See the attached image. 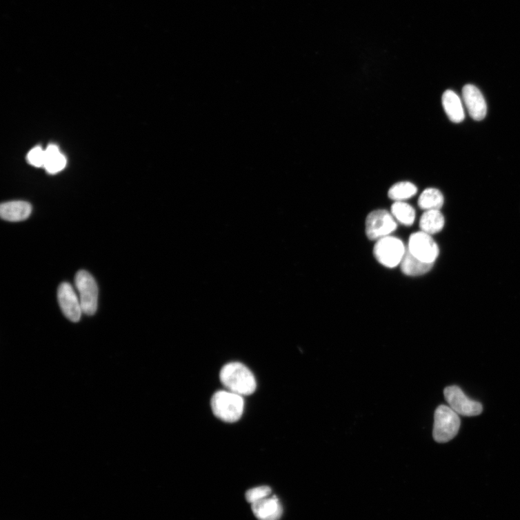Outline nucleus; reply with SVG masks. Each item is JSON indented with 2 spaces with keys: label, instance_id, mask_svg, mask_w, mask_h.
<instances>
[{
  "label": "nucleus",
  "instance_id": "f257e3e1",
  "mask_svg": "<svg viewBox=\"0 0 520 520\" xmlns=\"http://www.w3.org/2000/svg\"><path fill=\"white\" fill-rule=\"evenodd\" d=\"M220 379L227 390L241 396L250 395L257 389L253 373L246 365L239 362L226 364L221 370Z\"/></svg>",
  "mask_w": 520,
  "mask_h": 520
},
{
  "label": "nucleus",
  "instance_id": "f03ea898",
  "mask_svg": "<svg viewBox=\"0 0 520 520\" xmlns=\"http://www.w3.org/2000/svg\"><path fill=\"white\" fill-rule=\"evenodd\" d=\"M213 414L227 423L238 421L244 409L243 396L228 390H221L214 394L211 399Z\"/></svg>",
  "mask_w": 520,
  "mask_h": 520
},
{
  "label": "nucleus",
  "instance_id": "7ed1b4c3",
  "mask_svg": "<svg viewBox=\"0 0 520 520\" xmlns=\"http://www.w3.org/2000/svg\"><path fill=\"white\" fill-rule=\"evenodd\" d=\"M460 417L450 406H439L434 414L433 437L439 443H446L456 437L460 430Z\"/></svg>",
  "mask_w": 520,
  "mask_h": 520
},
{
  "label": "nucleus",
  "instance_id": "20e7f679",
  "mask_svg": "<svg viewBox=\"0 0 520 520\" xmlns=\"http://www.w3.org/2000/svg\"><path fill=\"white\" fill-rule=\"evenodd\" d=\"M406 250L401 239L388 236L377 241L374 254L380 264L393 268L401 265Z\"/></svg>",
  "mask_w": 520,
  "mask_h": 520
},
{
  "label": "nucleus",
  "instance_id": "39448f33",
  "mask_svg": "<svg viewBox=\"0 0 520 520\" xmlns=\"http://www.w3.org/2000/svg\"><path fill=\"white\" fill-rule=\"evenodd\" d=\"M74 282L83 312L94 315L97 311L99 299V289L94 278L88 272L81 270L76 274Z\"/></svg>",
  "mask_w": 520,
  "mask_h": 520
},
{
  "label": "nucleus",
  "instance_id": "423d86ee",
  "mask_svg": "<svg viewBox=\"0 0 520 520\" xmlns=\"http://www.w3.org/2000/svg\"><path fill=\"white\" fill-rule=\"evenodd\" d=\"M397 223L392 213L386 210L372 212L366 220V234L371 240L390 236L396 230Z\"/></svg>",
  "mask_w": 520,
  "mask_h": 520
},
{
  "label": "nucleus",
  "instance_id": "0eeeda50",
  "mask_svg": "<svg viewBox=\"0 0 520 520\" xmlns=\"http://www.w3.org/2000/svg\"><path fill=\"white\" fill-rule=\"evenodd\" d=\"M449 406L458 415L477 417L481 414L483 406L479 402L469 399L464 392L457 386L448 387L443 391Z\"/></svg>",
  "mask_w": 520,
  "mask_h": 520
},
{
  "label": "nucleus",
  "instance_id": "6e6552de",
  "mask_svg": "<svg viewBox=\"0 0 520 520\" xmlns=\"http://www.w3.org/2000/svg\"><path fill=\"white\" fill-rule=\"evenodd\" d=\"M407 250L421 261L432 264L434 263L439 254L438 246L432 236L423 232L410 237Z\"/></svg>",
  "mask_w": 520,
  "mask_h": 520
},
{
  "label": "nucleus",
  "instance_id": "1a4fd4ad",
  "mask_svg": "<svg viewBox=\"0 0 520 520\" xmlns=\"http://www.w3.org/2000/svg\"><path fill=\"white\" fill-rule=\"evenodd\" d=\"M57 297L61 310L72 323H78L83 313L79 294L68 283H63L58 289Z\"/></svg>",
  "mask_w": 520,
  "mask_h": 520
},
{
  "label": "nucleus",
  "instance_id": "9d476101",
  "mask_svg": "<svg viewBox=\"0 0 520 520\" xmlns=\"http://www.w3.org/2000/svg\"><path fill=\"white\" fill-rule=\"evenodd\" d=\"M463 97L470 117L477 121L483 119L487 113V106L478 88L470 84L465 86Z\"/></svg>",
  "mask_w": 520,
  "mask_h": 520
},
{
  "label": "nucleus",
  "instance_id": "9b49d317",
  "mask_svg": "<svg viewBox=\"0 0 520 520\" xmlns=\"http://www.w3.org/2000/svg\"><path fill=\"white\" fill-rule=\"evenodd\" d=\"M252 509L259 520H279L283 514L281 503L274 496L252 503Z\"/></svg>",
  "mask_w": 520,
  "mask_h": 520
},
{
  "label": "nucleus",
  "instance_id": "f8f14e48",
  "mask_svg": "<svg viewBox=\"0 0 520 520\" xmlns=\"http://www.w3.org/2000/svg\"><path fill=\"white\" fill-rule=\"evenodd\" d=\"M32 212L30 203L24 201H11L0 206V215L3 219L10 222H19L28 219Z\"/></svg>",
  "mask_w": 520,
  "mask_h": 520
},
{
  "label": "nucleus",
  "instance_id": "ddd939ff",
  "mask_svg": "<svg viewBox=\"0 0 520 520\" xmlns=\"http://www.w3.org/2000/svg\"><path fill=\"white\" fill-rule=\"evenodd\" d=\"M442 105L449 119L454 123H460L465 119L463 106L460 97L451 90L442 96Z\"/></svg>",
  "mask_w": 520,
  "mask_h": 520
},
{
  "label": "nucleus",
  "instance_id": "4468645a",
  "mask_svg": "<svg viewBox=\"0 0 520 520\" xmlns=\"http://www.w3.org/2000/svg\"><path fill=\"white\" fill-rule=\"evenodd\" d=\"M419 225L421 232L432 236L442 230L445 226V218L439 210H426Z\"/></svg>",
  "mask_w": 520,
  "mask_h": 520
},
{
  "label": "nucleus",
  "instance_id": "2eb2a0df",
  "mask_svg": "<svg viewBox=\"0 0 520 520\" xmlns=\"http://www.w3.org/2000/svg\"><path fill=\"white\" fill-rule=\"evenodd\" d=\"M434 266V264L427 263L421 261L408 250L401 263V268L404 274L409 277H419L430 272Z\"/></svg>",
  "mask_w": 520,
  "mask_h": 520
},
{
  "label": "nucleus",
  "instance_id": "dca6fc26",
  "mask_svg": "<svg viewBox=\"0 0 520 520\" xmlns=\"http://www.w3.org/2000/svg\"><path fill=\"white\" fill-rule=\"evenodd\" d=\"M45 163L43 167L50 174H56L64 170L66 166V159L61 154L57 146H49L45 150Z\"/></svg>",
  "mask_w": 520,
  "mask_h": 520
},
{
  "label": "nucleus",
  "instance_id": "f3484780",
  "mask_svg": "<svg viewBox=\"0 0 520 520\" xmlns=\"http://www.w3.org/2000/svg\"><path fill=\"white\" fill-rule=\"evenodd\" d=\"M417 188L409 181L394 183L389 190L388 196L395 202H404L417 193Z\"/></svg>",
  "mask_w": 520,
  "mask_h": 520
},
{
  "label": "nucleus",
  "instance_id": "a211bd4d",
  "mask_svg": "<svg viewBox=\"0 0 520 520\" xmlns=\"http://www.w3.org/2000/svg\"><path fill=\"white\" fill-rule=\"evenodd\" d=\"M443 205V197L434 188L425 190L419 199V206L425 210H439Z\"/></svg>",
  "mask_w": 520,
  "mask_h": 520
},
{
  "label": "nucleus",
  "instance_id": "6ab92c4d",
  "mask_svg": "<svg viewBox=\"0 0 520 520\" xmlns=\"http://www.w3.org/2000/svg\"><path fill=\"white\" fill-rule=\"evenodd\" d=\"M391 213L394 219L403 225L411 226L415 221V210L405 202H395L392 206Z\"/></svg>",
  "mask_w": 520,
  "mask_h": 520
},
{
  "label": "nucleus",
  "instance_id": "aec40b11",
  "mask_svg": "<svg viewBox=\"0 0 520 520\" xmlns=\"http://www.w3.org/2000/svg\"><path fill=\"white\" fill-rule=\"evenodd\" d=\"M272 493L271 488L268 486H259L252 489L246 493V499L252 504L266 499L270 496Z\"/></svg>",
  "mask_w": 520,
  "mask_h": 520
},
{
  "label": "nucleus",
  "instance_id": "412c9836",
  "mask_svg": "<svg viewBox=\"0 0 520 520\" xmlns=\"http://www.w3.org/2000/svg\"><path fill=\"white\" fill-rule=\"evenodd\" d=\"M45 150L38 146L30 150L27 156V160L30 165L36 167H41L45 163Z\"/></svg>",
  "mask_w": 520,
  "mask_h": 520
}]
</instances>
